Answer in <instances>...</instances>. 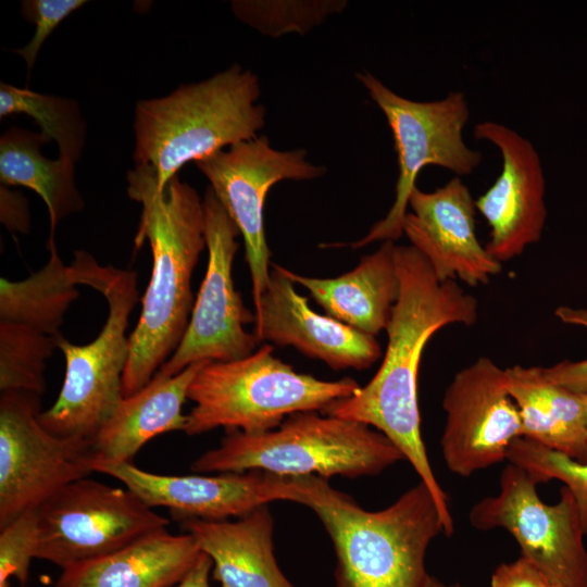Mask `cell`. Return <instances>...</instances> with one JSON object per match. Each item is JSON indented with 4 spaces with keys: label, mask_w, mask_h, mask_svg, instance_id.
Wrapping results in <instances>:
<instances>
[{
    "label": "cell",
    "mask_w": 587,
    "mask_h": 587,
    "mask_svg": "<svg viewBox=\"0 0 587 587\" xmlns=\"http://www.w3.org/2000/svg\"><path fill=\"white\" fill-rule=\"evenodd\" d=\"M396 265L400 290L386 327L387 348L378 371L357 394L333 402L321 413L364 423L384 434L429 489L445 534L451 536L454 524L448 498L436 479L421 435L419 369L432 336L450 324L473 325L478 302L457 280H438L426 258L413 246H396Z\"/></svg>",
    "instance_id": "1"
},
{
    "label": "cell",
    "mask_w": 587,
    "mask_h": 587,
    "mask_svg": "<svg viewBox=\"0 0 587 587\" xmlns=\"http://www.w3.org/2000/svg\"><path fill=\"white\" fill-rule=\"evenodd\" d=\"M127 184L129 198L142 207L135 248L148 240L152 272L129 335L124 398L146 386L179 346L195 303L192 273L207 247L202 199L193 187L176 175L161 190L145 165L128 171Z\"/></svg>",
    "instance_id": "2"
},
{
    "label": "cell",
    "mask_w": 587,
    "mask_h": 587,
    "mask_svg": "<svg viewBox=\"0 0 587 587\" xmlns=\"http://www.w3.org/2000/svg\"><path fill=\"white\" fill-rule=\"evenodd\" d=\"M288 500L310 508L335 551L334 587H423L425 558L445 526L429 489L419 482L378 511L316 476H290Z\"/></svg>",
    "instance_id": "3"
},
{
    "label": "cell",
    "mask_w": 587,
    "mask_h": 587,
    "mask_svg": "<svg viewBox=\"0 0 587 587\" xmlns=\"http://www.w3.org/2000/svg\"><path fill=\"white\" fill-rule=\"evenodd\" d=\"M260 96L257 74L234 64L165 97L140 100L134 120L135 165L150 167L162 190L184 164L257 137L266 114Z\"/></svg>",
    "instance_id": "4"
},
{
    "label": "cell",
    "mask_w": 587,
    "mask_h": 587,
    "mask_svg": "<svg viewBox=\"0 0 587 587\" xmlns=\"http://www.w3.org/2000/svg\"><path fill=\"white\" fill-rule=\"evenodd\" d=\"M404 460L399 449L371 426L316 411L298 412L270 432L226 430L218 447L190 465L196 473L264 471L323 478L374 476Z\"/></svg>",
    "instance_id": "5"
},
{
    "label": "cell",
    "mask_w": 587,
    "mask_h": 587,
    "mask_svg": "<svg viewBox=\"0 0 587 587\" xmlns=\"http://www.w3.org/2000/svg\"><path fill=\"white\" fill-rule=\"evenodd\" d=\"M75 285H87L107 300V321L89 344L77 346L61 334L58 348L65 358V376L55 402L38 419L51 434L92 440L123 399V375L129 357L126 335L129 315L138 300L137 273L101 266L76 250L68 266Z\"/></svg>",
    "instance_id": "6"
},
{
    "label": "cell",
    "mask_w": 587,
    "mask_h": 587,
    "mask_svg": "<svg viewBox=\"0 0 587 587\" xmlns=\"http://www.w3.org/2000/svg\"><path fill=\"white\" fill-rule=\"evenodd\" d=\"M262 345L250 355L227 362H205L195 375L184 433L189 436L217 427L261 434L278 427L298 412H322L335 401L357 394L351 377L323 380L297 372Z\"/></svg>",
    "instance_id": "7"
},
{
    "label": "cell",
    "mask_w": 587,
    "mask_h": 587,
    "mask_svg": "<svg viewBox=\"0 0 587 587\" xmlns=\"http://www.w3.org/2000/svg\"><path fill=\"white\" fill-rule=\"evenodd\" d=\"M355 77L387 120L399 173L390 210L363 238L351 245L353 249L378 240L395 241L403 235L409 198L425 166L437 165L464 176L474 172L483 159L463 138L470 109L462 91H450L438 100L415 101L396 93L369 72L355 73Z\"/></svg>",
    "instance_id": "8"
},
{
    "label": "cell",
    "mask_w": 587,
    "mask_h": 587,
    "mask_svg": "<svg viewBox=\"0 0 587 587\" xmlns=\"http://www.w3.org/2000/svg\"><path fill=\"white\" fill-rule=\"evenodd\" d=\"M539 482L525 469L509 463L496 496L473 505L471 525L478 530L503 528L552 587H587V549L577 507L564 486L557 503L544 502Z\"/></svg>",
    "instance_id": "9"
},
{
    "label": "cell",
    "mask_w": 587,
    "mask_h": 587,
    "mask_svg": "<svg viewBox=\"0 0 587 587\" xmlns=\"http://www.w3.org/2000/svg\"><path fill=\"white\" fill-rule=\"evenodd\" d=\"M37 512L35 559L61 570L109 554L170 525L167 517L126 487L89 477L66 485Z\"/></svg>",
    "instance_id": "10"
},
{
    "label": "cell",
    "mask_w": 587,
    "mask_h": 587,
    "mask_svg": "<svg viewBox=\"0 0 587 587\" xmlns=\"http://www.w3.org/2000/svg\"><path fill=\"white\" fill-rule=\"evenodd\" d=\"M40 395H0V528L93 471L92 440L59 437L39 422Z\"/></svg>",
    "instance_id": "11"
},
{
    "label": "cell",
    "mask_w": 587,
    "mask_h": 587,
    "mask_svg": "<svg viewBox=\"0 0 587 587\" xmlns=\"http://www.w3.org/2000/svg\"><path fill=\"white\" fill-rule=\"evenodd\" d=\"M208 266L185 335L157 372L173 376L199 362H227L255 351L260 339L245 325L255 315L243 304L233 280L240 232L209 186L202 199Z\"/></svg>",
    "instance_id": "12"
},
{
    "label": "cell",
    "mask_w": 587,
    "mask_h": 587,
    "mask_svg": "<svg viewBox=\"0 0 587 587\" xmlns=\"http://www.w3.org/2000/svg\"><path fill=\"white\" fill-rule=\"evenodd\" d=\"M238 227L252 282L254 309L270 279V257L263 211L271 187L282 180H311L327 168L308 161L304 149L277 150L257 136L195 163Z\"/></svg>",
    "instance_id": "13"
},
{
    "label": "cell",
    "mask_w": 587,
    "mask_h": 587,
    "mask_svg": "<svg viewBox=\"0 0 587 587\" xmlns=\"http://www.w3.org/2000/svg\"><path fill=\"white\" fill-rule=\"evenodd\" d=\"M442 408L441 454L455 475L469 477L507 460L510 446L522 437L505 370L489 358L480 357L454 375Z\"/></svg>",
    "instance_id": "14"
},
{
    "label": "cell",
    "mask_w": 587,
    "mask_h": 587,
    "mask_svg": "<svg viewBox=\"0 0 587 587\" xmlns=\"http://www.w3.org/2000/svg\"><path fill=\"white\" fill-rule=\"evenodd\" d=\"M474 136L496 146L502 159L499 176L475 205L490 226L485 248L503 263L541 238L547 218L541 161L527 138L501 123H477Z\"/></svg>",
    "instance_id": "15"
},
{
    "label": "cell",
    "mask_w": 587,
    "mask_h": 587,
    "mask_svg": "<svg viewBox=\"0 0 587 587\" xmlns=\"http://www.w3.org/2000/svg\"><path fill=\"white\" fill-rule=\"evenodd\" d=\"M93 471L120 480L148 507L167 508L179 521L241 517L275 500H287L288 476L264 471L216 476L163 475L133 462H95Z\"/></svg>",
    "instance_id": "16"
},
{
    "label": "cell",
    "mask_w": 587,
    "mask_h": 587,
    "mask_svg": "<svg viewBox=\"0 0 587 587\" xmlns=\"http://www.w3.org/2000/svg\"><path fill=\"white\" fill-rule=\"evenodd\" d=\"M409 205L403 234L426 258L438 280L486 285L501 272L502 263L487 252L476 236L475 199L459 176L434 191L416 186Z\"/></svg>",
    "instance_id": "17"
},
{
    "label": "cell",
    "mask_w": 587,
    "mask_h": 587,
    "mask_svg": "<svg viewBox=\"0 0 587 587\" xmlns=\"http://www.w3.org/2000/svg\"><path fill=\"white\" fill-rule=\"evenodd\" d=\"M271 266L267 287L254 309L253 333L260 341L291 346L335 371L365 370L379 359L382 349L374 336L314 312L282 266Z\"/></svg>",
    "instance_id": "18"
},
{
    "label": "cell",
    "mask_w": 587,
    "mask_h": 587,
    "mask_svg": "<svg viewBox=\"0 0 587 587\" xmlns=\"http://www.w3.org/2000/svg\"><path fill=\"white\" fill-rule=\"evenodd\" d=\"M213 563L220 587H295L274 554V519L263 504L237 521H183Z\"/></svg>",
    "instance_id": "19"
},
{
    "label": "cell",
    "mask_w": 587,
    "mask_h": 587,
    "mask_svg": "<svg viewBox=\"0 0 587 587\" xmlns=\"http://www.w3.org/2000/svg\"><path fill=\"white\" fill-rule=\"evenodd\" d=\"M282 270L294 284L309 290L326 315L374 337L386 330L400 290L395 241H383L375 252L362 257L353 270L335 278L308 277L283 266Z\"/></svg>",
    "instance_id": "20"
},
{
    "label": "cell",
    "mask_w": 587,
    "mask_h": 587,
    "mask_svg": "<svg viewBox=\"0 0 587 587\" xmlns=\"http://www.w3.org/2000/svg\"><path fill=\"white\" fill-rule=\"evenodd\" d=\"M201 552L190 533L161 529L103 557L62 569L55 587H172Z\"/></svg>",
    "instance_id": "21"
},
{
    "label": "cell",
    "mask_w": 587,
    "mask_h": 587,
    "mask_svg": "<svg viewBox=\"0 0 587 587\" xmlns=\"http://www.w3.org/2000/svg\"><path fill=\"white\" fill-rule=\"evenodd\" d=\"M204 363H193L173 376L155 373L140 390L123 397L92 439L95 462H132L153 437L184 432L187 415L183 405L195 375Z\"/></svg>",
    "instance_id": "22"
},
{
    "label": "cell",
    "mask_w": 587,
    "mask_h": 587,
    "mask_svg": "<svg viewBox=\"0 0 587 587\" xmlns=\"http://www.w3.org/2000/svg\"><path fill=\"white\" fill-rule=\"evenodd\" d=\"M505 373L520 413L522 437L586 461L587 395L549 382L538 366L515 365Z\"/></svg>",
    "instance_id": "23"
},
{
    "label": "cell",
    "mask_w": 587,
    "mask_h": 587,
    "mask_svg": "<svg viewBox=\"0 0 587 587\" xmlns=\"http://www.w3.org/2000/svg\"><path fill=\"white\" fill-rule=\"evenodd\" d=\"M49 141L41 132L8 129L0 138V182L5 186L27 187L41 197L49 213V237H54L59 222L80 211L84 199L75 185V163L42 155L41 147Z\"/></svg>",
    "instance_id": "24"
},
{
    "label": "cell",
    "mask_w": 587,
    "mask_h": 587,
    "mask_svg": "<svg viewBox=\"0 0 587 587\" xmlns=\"http://www.w3.org/2000/svg\"><path fill=\"white\" fill-rule=\"evenodd\" d=\"M47 246L50 258L42 268L22 280L0 278V322L57 336L79 291L58 253L54 237H49Z\"/></svg>",
    "instance_id": "25"
},
{
    "label": "cell",
    "mask_w": 587,
    "mask_h": 587,
    "mask_svg": "<svg viewBox=\"0 0 587 587\" xmlns=\"http://www.w3.org/2000/svg\"><path fill=\"white\" fill-rule=\"evenodd\" d=\"M23 113L59 148V157L76 162L85 145L86 126L77 103L7 83L0 84V118Z\"/></svg>",
    "instance_id": "26"
},
{
    "label": "cell",
    "mask_w": 587,
    "mask_h": 587,
    "mask_svg": "<svg viewBox=\"0 0 587 587\" xmlns=\"http://www.w3.org/2000/svg\"><path fill=\"white\" fill-rule=\"evenodd\" d=\"M57 336L0 322V390L41 396L46 389V361L58 348Z\"/></svg>",
    "instance_id": "27"
},
{
    "label": "cell",
    "mask_w": 587,
    "mask_h": 587,
    "mask_svg": "<svg viewBox=\"0 0 587 587\" xmlns=\"http://www.w3.org/2000/svg\"><path fill=\"white\" fill-rule=\"evenodd\" d=\"M346 0H235V16L262 35H305L328 16L341 13Z\"/></svg>",
    "instance_id": "28"
},
{
    "label": "cell",
    "mask_w": 587,
    "mask_h": 587,
    "mask_svg": "<svg viewBox=\"0 0 587 587\" xmlns=\"http://www.w3.org/2000/svg\"><path fill=\"white\" fill-rule=\"evenodd\" d=\"M507 460L525 469L539 483L561 480L575 500L583 532L587 534V461L570 458L524 437L512 442Z\"/></svg>",
    "instance_id": "29"
},
{
    "label": "cell",
    "mask_w": 587,
    "mask_h": 587,
    "mask_svg": "<svg viewBox=\"0 0 587 587\" xmlns=\"http://www.w3.org/2000/svg\"><path fill=\"white\" fill-rule=\"evenodd\" d=\"M38 540L37 508L28 510L0 528V587H10L15 578L22 587L29 577Z\"/></svg>",
    "instance_id": "30"
},
{
    "label": "cell",
    "mask_w": 587,
    "mask_h": 587,
    "mask_svg": "<svg viewBox=\"0 0 587 587\" xmlns=\"http://www.w3.org/2000/svg\"><path fill=\"white\" fill-rule=\"evenodd\" d=\"M85 0H25L21 3V14L36 25L35 34L23 48L13 51L26 62L28 70L34 66L37 54L53 29L72 12L84 5Z\"/></svg>",
    "instance_id": "31"
},
{
    "label": "cell",
    "mask_w": 587,
    "mask_h": 587,
    "mask_svg": "<svg viewBox=\"0 0 587 587\" xmlns=\"http://www.w3.org/2000/svg\"><path fill=\"white\" fill-rule=\"evenodd\" d=\"M490 587H552L547 577L524 557L501 563L492 573Z\"/></svg>",
    "instance_id": "32"
},
{
    "label": "cell",
    "mask_w": 587,
    "mask_h": 587,
    "mask_svg": "<svg viewBox=\"0 0 587 587\" xmlns=\"http://www.w3.org/2000/svg\"><path fill=\"white\" fill-rule=\"evenodd\" d=\"M1 223L11 233H27L29 229V213L25 198L1 185L0 189Z\"/></svg>",
    "instance_id": "33"
},
{
    "label": "cell",
    "mask_w": 587,
    "mask_h": 587,
    "mask_svg": "<svg viewBox=\"0 0 587 587\" xmlns=\"http://www.w3.org/2000/svg\"><path fill=\"white\" fill-rule=\"evenodd\" d=\"M546 379L577 394L587 395V359L562 361L550 367H541Z\"/></svg>",
    "instance_id": "34"
},
{
    "label": "cell",
    "mask_w": 587,
    "mask_h": 587,
    "mask_svg": "<svg viewBox=\"0 0 587 587\" xmlns=\"http://www.w3.org/2000/svg\"><path fill=\"white\" fill-rule=\"evenodd\" d=\"M211 558L201 552L196 563L175 587H210L209 577L212 573Z\"/></svg>",
    "instance_id": "35"
},
{
    "label": "cell",
    "mask_w": 587,
    "mask_h": 587,
    "mask_svg": "<svg viewBox=\"0 0 587 587\" xmlns=\"http://www.w3.org/2000/svg\"><path fill=\"white\" fill-rule=\"evenodd\" d=\"M554 314L563 323L582 326L587 329V309H574L562 305L555 309Z\"/></svg>",
    "instance_id": "36"
},
{
    "label": "cell",
    "mask_w": 587,
    "mask_h": 587,
    "mask_svg": "<svg viewBox=\"0 0 587 587\" xmlns=\"http://www.w3.org/2000/svg\"><path fill=\"white\" fill-rule=\"evenodd\" d=\"M423 587H464V586L460 584H447L438 579L437 577L428 574Z\"/></svg>",
    "instance_id": "37"
},
{
    "label": "cell",
    "mask_w": 587,
    "mask_h": 587,
    "mask_svg": "<svg viewBox=\"0 0 587 587\" xmlns=\"http://www.w3.org/2000/svg\"><path fill=\"white\" fill-rule=\"evenodd\" d=\"M586 461H587V458H586Z\"/></svg>",
    "instance_id": "38"
}]
</instances>
